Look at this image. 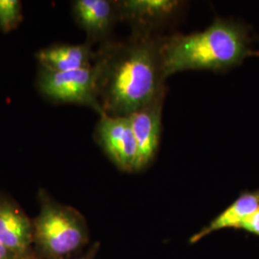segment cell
I'll list each match as a JSON object with an SVG mask.
<instances>
[{
    "instance_id": "obj_1",
    "label": "cell",
    "mask_w": 259,
    "mask_h": 259,
    "mask_svg": "<svg viewBox=\"0 0 259 259\" xmlns=\"http://www.w3.org/2000/svg\"><path fill=\"white\" fill-rule=\"evenodd\" d=\"M159 38L134 32L126 41L103 42L93 64L103 114L129 116L166 91Z\"/></svg>"
},
{
    "instance_id": "obj_2",
    "label": "cell",
    "mask_w": 259,
    "mask_h": 259,
    "mask_svg": "<svg viewBox=\"0 0 259 259\" xmlns=\"http://www.w3.org/2000/svg\"><path fill=\"white\" fill-rule=\"evenodd\" d=\"M246 26L230 19H216L203 31L175 34L159 38L164 74L185 70L227 71L250 56H259L250 47Z\"/></svg>"
},
{
    "instance_id": "obj_3",
    "label": "cell",
    "mask_w": 259,
    "mask_h": 259,
    "mask_svg": "<svg viewBox=\"0 0 259 259\" xmlns=\"http://www.w3.org/2000/svg\"><path fill=\"white\" fill-rule=\"evenodd\" d=\"M40 209L33 220L34 245L47 259H65L82 250L89 242V229L83 215L60 204L47 191L38 193Z\"/></svg>"
},
{
    "instance_id": "obj_4",
    "label": "cell",
    "mask_w": 259,
    "mask_h": 259,
    "mask_svg": "<svg viewBox=\"0 0 259 259\" xmlns=\"http://www.w3.org/2000/svg\"><path fill=\"white\" fill-rule=\"evenodd\" d=\"M37 89L41 94L56 103L88 106L102 115L94 65L66 72H53L39 68Z\"/></svg>"
},
{
    "instance_id": "obj_5",
    "label": "cell",
    "mask_w": 259,
    "mask_h": 259,
    "mask_svg": "<svg viewBox=\"0 0 259 259\" xmlns=\"http://www.w3.org/2000/svg\"><path fill=\"white\" fill-rule=\"evenodd\" d=\"M95 139L107 157L119 170L139 172V150L128 116L100 115L95 129Z\"/></svg>"
},
{
    "instance_id": "obj_6",
    "label": "cell",
    "mask_w": 259,
    "mask_h": 259,
    "mask_svg": "<svg viewBox=\"0 0 259 259\" xmlns=\"http://www.w3.org/2000/svg\"><path fill=\"white\" fill-rule=\"evenodd\" d=\"M166 91L158 93L151 101L128 116L139 145V171L148 167L157 155Z\"/></svg>"
},
{
    "instance_id": "obj_7",
    "label": "cell",
    "mask_w": 259,
    "mask_h": 259,
    "mask_svg": "<svg viewBox=\"0 0 259 259\" xmlns=\"http://www.w3.org/2000/svg\"><path fill=\"white\" fill-rule=\"evenodd\" d=\"M33 221L13 199L0 193V243L19 259L33 256Z\"/></svg>"
},
{
    "instance_id": "obj_8",
    "label": "cell",
    "mask_w": 259,
    "mask_h": 259,
    "mask_svg": "<svg viewBox=\"0 0 259 259\" xmlns=\"http://www.w3.org/2000/svg\"><path fill=\"white\" fill-rule=\"evenodd\" d=\"M183 4L177 0L117 1L119 19L129 21L135 32L151 35L155 28L175 17Z\"/></svg>"
},
{
    "instance_id": "obj_9",
    "label": "cell",
    "mask_w": 259,
    "mask_h": 259,
    "mask_svg": "<svg viewBox=\"0 0 259 259\" xmlns=\"http://www.w3.org/2000/svg\"><path fill=\"white\" fill-rule=\"evenodd\" d=\"M72 8L75 20L87 32L88 41L92 45L93 41L106 39L119 19L117 1L77 0Z\"/></svg>"
},
{
    "instance_id": "obj_10",
    "label": "cell",
    "mask_w": 259,
    "mask_h": 259,
    "mask_svg": "<svg viewBox=\"0 0 259 259\" xmlns=\"http://www.w3.org/2000/svg\"><path fill=\"white\" fill-rule=\"evenodd\" d=\"M39 68L53 72H66L93 66L96 57L92 44H61L44 48L37 53Z\"/></svg>"
},
{
    "instance_id": "obj_11",
    "label": "cell",
    "mask_w": 259,
    "mask_h": 259,
    "mask_svg": "<svg viewBox=\"0 0 259 259\" xmlns=\"http://www.w3.org/2000/svg\"><path fill=\"white\" fill-rule=\"evenodd\" d=\"M257 208H259V189L242 192L232 204L217 215L207 226L192 235L189 243L196 244L210 233L221 230H239L241 223Z\"/></svg>"
},
{
    "instance_id": "obj_12",
    "label": "cell",
    "mask_w": 259,
    "mask_h": 259,
    "mask_svg": "<svg viewBox=\"0 0 259 259\" xmlns=\"http://www.w3.org/2000/svg\"><path fill=\"white\" fill-rule=\"evenodd\" d=\"M23 19L19 0H0V30L9 33L17 29Z\"/></svg>"
},
{
    "instance_id": "obj_13",
    "label": "cell",
    "mask_w": 259,
    "mask_h": 259,
    "mask_svg": "<svg viewBox=\"0 0 259 259\" xmlns=\"http://www.w3.org/2000/svg\"><path fill=\"white\" fill-rule=\"evenodd\" d=\"M239 230L259 236V208L241 223Z\"/></svg>"
},
{
    "instance_id": "obj_14",
    "label": "cell",
    "mask_w": 259,
    "mask_h": 259,
    "mask_svg": "<svg viewBox=\"0 0 259 259\" xmlns=\"http://www.w3.org/2000/svg\"><path fill=\"white\" fill-rule=\"evenodd\" d=\"M0 259H19L9 249L0 243Z\"/></svg>"
},
{
    "instance_id": "obj_15",
    "label": "cell",
    "mask_w": 259,
    "mask_h": 259,
    "mask_svg": "<svg viewBox=\"0 0 259 259\" xmlns=\"http://www.w3.org/2000/svg\"><path fill=\"white\" fill-rule=\"evenodd\" d=\"M98 244H95L94 246H93V248L91 249V250H89L82 257H79V258L77 259H94V256H95V253H96V251H97V249H98Z\"/></svg>"
},
{
    "instance_id": "obj_16",
    "label": "cell",
    "mask_w": 259,
    "mask_h": 259,
    "mask_svg": "<svg viewBox=\"0 0 259 259\" xmlns=\"http://www.w3.org/2000/svg\"><path fill=\"white\" fill-rule=\"evenodd\" d=\"M27 259H37V257H35V256H34V255H33V256H31V257H29V258H27Z\"/></svg>"
}]
</instances>
